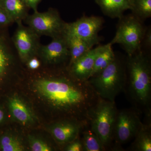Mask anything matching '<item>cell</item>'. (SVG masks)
Segmentation results:
<instances>
[{
    "instance_id": "ba28073f",
    "label": "cell",
    "mask_w": 151,
    "mask_h": 151,
    "mask_svg": "<svg viewBox=\"0 0 151 151\" xmlns=\"http://www.w3.org/2000/svg\"><path fill=\"white\" fill-rule=\"evenodd\" d=\"M17 23V27L12 40L20 59L25 63L31 57L37 55L41 45L40 36L29 27L24 25L22 22Z\"/></svg>"
},
{
    "instance_id": "7a4b0ae2",
    "label": "cell",
    "mask_w": 151,
    "mask_h": 151,
    "mask_svg": "<svg viewBox=\"0 0 151 151\" xmlns=\"http://www.w3.org/2000/svg\"><path fill=\"white\" fill-rule=\"evenodd\" d=\"M124 90L136 109L151 113V64L150 56L141 49L128 56Z\"/></svg>"
},
{
    "instance_id": "ac0fdd59",
    "label": "cell",
    "mask_w": 151,
    "mask_h": 151,
    "mask_svg": "<svg viewBox=\"0 0 151 151\" xmlns=\"http://www.w3.org/2000/svg\"><path fill=\"white\" fill-rule=\"evenodd\" d=\"M132 145V150L135 151H151V126L150 124H143Z\"/></svg>"
},
{
    "instance_id": "83f0119b",
    "label": "cell",
    "mask_w": 151,
    "mask_h": 151,
    "mask_svg": "<svg viewBox=\"0 0 151 151\" xmlns=\"http://www.w3.org/2000/svg\"><path fill=\"white\" fill-rule=\"evenodd\" d=\"M30 9H32L34 11H37L38 5L40 2L41 0H24Z\"/></svg>"
},
{
    "instance_id": "e0dca14e",
    "label": "cell",
    "mask_w": 151,
    "mask_h": 151,
    "mask_svg": "<svg viewBox=\"0 0 151 151\" xmlns=\"http://www.w3.org/2000/svg\"><path fill=\"white\" fill-rule=\"evenodd\" d=\"M116 58L110 42L106 44V47L95 60L90 78L98 75L108 67Z\"/></svg>"
},
{
    "instance_id": "4fadbf2b",
    "label": "cell",
    "mask_w": 151,
    "mask_h": 151,
    "mask_svg": "<svg viewBox=\"0 0 151 151\" xmlns=\"http://www.w3.org/2000/svg\"><path fill=\"white\" fill-rule=\"evenodd\" d=\"M88 124L87 121L79 120L60 122L52 128V134L58 142L66 144L77 139L79 133Z\"/></svg>"
},
{
    "instance_id": "3957f363",
    "label": "cell",
    "mask_w": 151,
    "mask_h": 151,
    "mask_svg": "<svg viewBox=\"0 0 151 151\" xmlns=\"http://www.w3.org/2000/svg\"><path fill=\"white\" fill-rule=\"evenodd\" d=\"M127 80L126 62L117 57L98 75L87 81L101 99L115 102L125 89Z\"/></svg>"
},
{
    "instance_id": "2e32d148",
    "label": "cell",
    "mask_w": 151,
    "mask_h": 151,
    "mask_svg": "<svg viewBox=\"0 0 151 151\" xmlns=\"http://www.w3.org/2000/svg\"><path fill=\"white\" fill-rule=\"evenodd\" d=\"M0 7L16 23L24 20L30 9L24 0H0Z\"/></svg>"
},
{
    "instance_id": "d4e9b609",
    "label": "cell",
    "mask_w": 151,
    "mask_h": 151,
    "mask_svg": "<svg viewBox=\"0 0 151 151\" xmlns=\"http://www.w3.org/2000/svg\"><path fill=\"white\" fill-rule=\"evenodd\" d=\"M41 62L40 58L37 55L31 57L25 63L26 64L29 69L35 70H37L40 68Z\"/></svg>"
},
{
    "instance_id": "5b68a950",
    "label": "cell",
    "mask_w": 151,
    "mask_h": 151,
    "mask_svg": "<svg viewBox=\"0 0 151 151\" xmlns=\"http://www.w3.org/2000/svg\"><path fill=\"white\" fill-rule=\"evenodd\" d=\"M115 37L110 42L112 45H121L127 55L130 56L142 49V43L147 27L143 22L133 14L119 18Z\"/></svg>"
},
{
    "instance_id": "30bf717a",
    "label": "cell",
    "mask_w": 151,
    "mask_h": 151,
    "mask_svg": "<svg viewBox=\"0 0 151 151\" xmlns=\"http://www.w3.org/2000/svg\"><path fill=\"white\" fill-rule=\"evenodd\" d=\"M37 55L41 60L49 64L56 65L70 60V53L62 35L52 38L47 45H41Z\"/></svg>"
},
{
    "instance_id": "484cf974",
    "label": "cell",
    "mask_w": 151,
    "mask_h": 151,
    "mask_svg": "<svg viewBox=\"0 0 151 151\" xmlns=\"http://www.w3.org/2000/svg\"><path fill=\"white\" fill-rule=\"evenodd\" d=\"M76 139L69 142L70 143L69 144H68L65 148V150L68 151H83V145H82L81 141L78 140V139H77L78 140Z\"/></svg>"
},
{
    "instance_id": "6da1fadb",
    "label": "cell",
    "mask_w": 151,
    "mask_h": 151,
    "mask_svg": "<svg viewBox=\"0 0 151 151\" xmlns=\"http://www.w3.org/2000/svg\"><path fill=\"white\" fill-rule=\"evenodd\" d=\"M37 84L57 110L75 113L83 121H87L89 111L100 98L88 81H78L70 75L40 78Z\"/></svg>"
},
{
    "instance_id": "8fae6325",
    "label": "cell",
    "mask_w": 151,
    "mask_h": 151,
    "mask_svg": "<svg viewBox=\"0 0 151 151\" xmlns=\"http://www.w3.org/2000/svg\"><path fill=\"white\" fill-rule=\"evenodd\" d=\"M106 46V44L92 48L78 58L67 68L70 75L78 81H87L90 78L95 60Z\"/></svg>"
},
{
    "instance_id": "44dd1931",
    "label": "cell",
    "mask_w": 151,
    "mask_h": 151,
    "mask_svg": "<svg viewBox=\"0 0 151 151\" xmlns=\"http://www.w3.org/2000/svg\"><path fill=\"white\" fill-rule=\"evenodd\" d=\"M132 14L142 21L151 17V0H132Z\"/></svg>"
},
{
    "instance_id": "277c9868",
    "label": "cell",
    "mask_w": 151,
    "mask_h": 151,
    "mask_svg": "<svg viewBox=\"0 0 151 151\" xmlns=\"http://www.w3.org/2000/svg\"><path fill=\"white\" fill-rule=\"evenodd\" d=\"M118 110L115 102L100 98L89 111L87 121L91 129L103 144L105 150L113 142V132Z\"/></svg>"
},
{
    "instance_id": "d6986e66",
    "label": "cell",
    "mask_w": 151,
    "mask_h": 151,
    "mask_svg": "<svg viewBox=\"0 0 151 151\" xmlns=\"http://www.w3.org/2000/svg\"><path fill=\"white\" fill-rule=\"evenodd\" d=\"M82 132V142L83 151H103L105 150L103 144L96 134L92 131L89 124Z\"/></svg>"
},
{
    "instance_id": "7402d4cb",
    "label": "cell",
    "mask_w": 151,
    "mask_h": 151,
    "mask_svg": "<svg viewBox=\"0 0 151 151\" xmlns=\"http://www.w3.org/2000/svg\"><path fill=\"white\" fill-rule=\"evenodd\" d=\"M0 149L3 151H22L24 150L18 141L8 135H3L0 138Z\"/></svg>"
},
{
    "instance_id": "4316f807",
    "label": "cell",
    "mask_w": 151,
    "mask_h": 151,
    "mask_svg": "<svg viewBox=\"0 0 151 151\" xmlns=\"http://www.w3.org/2000/svg\"><path fill=\"white\" fill-rule=\"evenodd\" d=\"M148 50L150 49L151 47V27L149 26L147 27L143 37L142 43V47Z\"/></svg>"
},
{
    "instance_id": "7c38bea8",
    "label": "cell",
    "mask_w": 151,
    "mask_h": 151,
    "mask_svg": "<svg viewBox=\"0 0 151 151\" xmlns=\"http://www.w3.org/2000/svg\"><path fill=\"white\" fill-rule=\"evenodd\" d=\"M19 58L9 33L8 28L0 29V83L10 72L16 60Z\"/></svg>"
},
{
    "instance_id": "5bb4252c",
    "label": "cell",
    "mask_w": 151,
    "mask_h": 151,
    "mask_svg": "<svg viewBox=\"0 0 151 151\" xmlns=\"http://www.w3.org/2000/svg\"><path fill=\"white\" fill-rule=\"evenodd\" d=\"M62 35L65 39L70 53V60L67 67L78 58L93 48V47L99 43L100 41L97 40H85L65 33H63Z\"/></svg>"
},
{
    "instance_id": "603a6c76",
    "label": "cell",
    "mask_w": 151,
    "mask_h": 151,
    "mask_svg": "<svg viewBox=\"0 0 151 151\" xmlns=\"http://www.w3.org/2000/svg\"><path fill=\"white\" fill-rule=\"evenodd\" d=\"M14 23L8 14L0 7V29L7 28Z\"/></svg>"
},
{
    "instance_id": "52a82bcc",
    "label": "cell",
    "mask_w": 151,
    "mask_h": 151,
    "mask_svg": "<svg viewBox=\"0 0 151 151\" xmlns=\"http://www.w3.org/2000/svg\"><path fill=\"white\" fill-rule=\"evenodd\" d=\"M143 124L136 111L126 109L118 111L113 132L115 146L119 148L134 139Z\"/></svg>"
},
{
    "instance_id": "cb8c5ba5",
    "label": "cell",
    "mask_w": 151,
    "mask_h": 151,
    "mask_svg": "<svg viewBox=\"0 0 151 151\" xmlns=\"http://www.w3.org/2000/svg\"><path fill=\"white\" fill-rule=\"evenodd\" d=\"M32 150L33 151H50L51 150L49 146L39 140H34L31 145Z\"/></svg>"
},
{
    "instance_id": "9a60e30c",
    "label": "cell",
    "mask_w": 151,
    "mask_h": 151,
    "mask_svg": "<svg viewBox=\"0 0 151 151\" xmlns=\"http://www.w3.org/2000/svg\"><path fill=\"white\" fill-rule=\"evenodd\" d=\"M105 15L111 18H120L124 12L131 9L132 0H95Z\"/></svg>"
},
{
    "instance_id": "f1b7e54d",
    "label": "cell",
    "mask_w": 151,
    "mask_h": 151,
    "mask_svg": "<svg viewBox=\"0 0 151 151\" xmlns=\"http://www.w3.org/2000/svg\"><path fill=\"white\" fill-rule=\"evenodd\" d=\"M4 117V111L0 108V123L2 122Z\"/></svg>"
},
{
    "instance_id": "9c48e42d",
    "label": "cell",
    "mask_w": 151,
    "mask_h": 151,
    "mask_svg": "<svg viewBox=\"0 0 151 151\" xmlns=\"http://www.w3.org/2000/svg\"><path fill=\"white\" fill-rule=\"evenodd\" d=\"M103 23L104 20L101 17L83 16L73 22H65L63 33L85 40H100L98 32Z\"/></svg>"
},
{
    "instance_id": "8992f818",
    "label": "cell",
    "mask_w": 151,
    "mask_h": 151,
    "mask_svg": "<svg viewBox=\"0 0 151 151\" xmlns=\"http://www.w3.org/2000/svg\"><path fill=\"white\" fill-rule=\"evenodd\" d=\"M23 21L40 36H47L52 38L62 35L65 23L58 11L53 8L42 13L35 11Z\"/></svg>"
},
{
    "instance_id": "ffe728a7",
    "label": "cell",
    "mask_w": 151,
    "mask_h": 151,
    "mask_svg": "<svg viewBox=\"0 0 151 151\" xmlns=\"http://www.w3.org/2000/svg\"><path fill=\"white\" fill-rule=\"evenodd\" d=\"M9 105L13 116L19 122L24 124L31 120L29 111L20 100L17 98H12Z\"/></svg>"
}]
</instances>
